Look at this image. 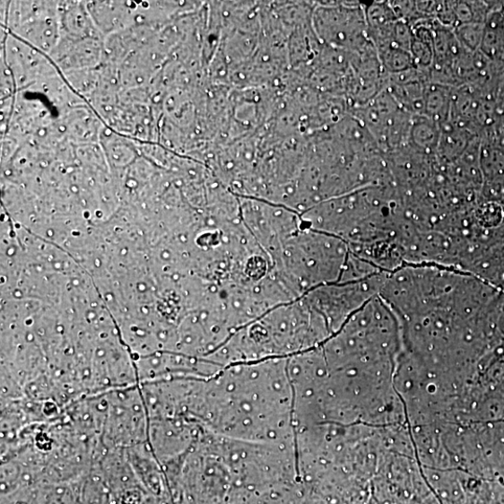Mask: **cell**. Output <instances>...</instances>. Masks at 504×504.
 Instances as JSON below:
<instances>
[{
    "label": "cell",
    "instance_id": "8992f818",
    "mask_svg": "<svg viewBox=\"0 0 504 504\" xmlns=\"http://www.w3.org/2000/svg\"><path fill=\"white\" fill-rule=\"evenodd\" d=\"M455 87L430 82L425 94L423 116L439 125L450 120Z\"/></svg>",
    "mask_w": 504,
    "mask_h": 504
},
{
    "label": "cell",
    "instance_id": "5b68a950",
    "mask_svg": "<svg viewBox=\"0 0 504 504\" xmlns=\"http://www.w3.org/2000/svg\"><path fill=\"white\" fill-rule=\"evenodd\" d=\"M479 52L482 53L500 73L504 72V4L497 3L486 22Z\"/></svg>",
    "mask_w": 504,
    "mask_h": 504
},
{
    "label": "cell",
    "instance_id": "277c9868",
    "mask_svg": "<svg viewBox=\"0 0 504 504\" xmlns=\"http://www.w3.org/2000/svg\"><path fill=\"white\" fill-rule=\"evenodd\" d=\"M126 452L134 472L145 491L156 497L171 498L164 469L148 443L130 448Z\"/></svg>",
    "mask_w": 504,
    "mask_h": 504
},
{
    "label": "cell",
    "instance_id": "3957f363",
    "mask_svg": "<svg viewBox=\"0 0 504 504\" xmlns=\"http://www.w3.org/2000/svg\"><path fill=\"white\" fill-rule=\"evenodd\" d=\"M57 3H13L7 25L11 33L29 41L36 49L50 55L60 38Z\"/></svg>",
    "mask_w": 504,
    "mask_h": 504
},
{
    "label": "cell",
    "instance_id": "30bf717a",
    "mask_svg": "<svg viewBox=\"0 0 504 504\" xmlns=\"http://www.w3.org/2000/svg\"><path fill=\"white\" fill-rule=\"evenodd\" d=\"M142 504H174L171 498L156 497L147 495Z\"/></svg>",
    "mask_w": 504,
    "mask_h": 504
},
{
    "label": "cell",
    "instance_id": "9c48e42d",
    "mask_svg": "<svg viewBox=\"0 0 504 504\" xmlns=\"http://www.w3.org/2000/svg\"><path fill=\"white\" fill-rule=\"evenodd\" d=\"M485 24L472 22V24L462 25L454 30L455 36L463 46V48L471 53L479 51L482 42Z\"/></svg>",
    "mask_w": 504,
    "mask_h": 504
},
{
    "label": "cell",
    "instance_id": "ba28073f",
    "mask_svg": "<svg viewBox=\"0 0 504 504\" xmlns=\"http://www.w3.org/2000/svg\"><path fill=\"white\" fill-rule=\"evenodd\" d=\"M379 63L383 71L388 75H396L414 68V62L410 52L395 46L377 51Z\"/></svg>",
    "mask_w": 504,
    "mask_h": 504
},
{
    "label": "cell",
    "instance_id": "6da1fadb",
    "mask_svg": "<svg viewBox=\"0 0 504 504\" xmlns=\"http://www.w3.org/2000/svg\"><path fill=\"white\" fill-rule=\"evenodd\" d=\"M311 25L318 41L326 48L357 56L376 52L369 38L364 5L319 4L312 11Z\"/></svg>",
    "mask_w": 504,
    "mask_h": 504
},
{
    "label": "cell",
    "instance_id": "52a82bcc",
    "mask_svg": "<svg viewBox=\"0 0 504 504\" xmlns=\"http://www.w3.org/2000/svg\"><path fill=\"white\" fill-rule=\"evenodd\" d=\"M441 135V127L424 116L414 117L409 145L418 152L434 158Z\"/></svg>",
    "mask_w": 504,
    "mask_h": 504
},
{
    "label": "cell",
    "instance_id": "7a4b0ae2",
    "mask_svg": "<svg viewBox=\"0 0 504 504\" xmlns=\"http://www.w3.org/2000/svg\"><path fill=\"white\" fill-rule=\"evenodd\" d=\"M105 396L108 406L101 439L106 449L148 443L149 416L141 385L113 389Z\"/></svg>",
    "mask_w": 504,
    "mask_h": 504
}]
</instances>
